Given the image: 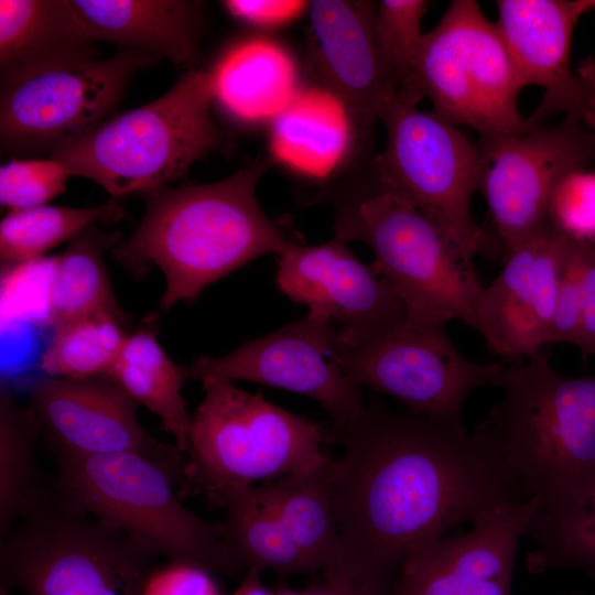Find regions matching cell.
I'll use <instances>...</instances> for the list:
<instances>
[{
	"label": "cell",
	"instance_id": "33",
	"mask_svg": "<svg viewBox=\"0 0 595 595\" xmlns=\"http://www.w3.org/2000/svg\"><path fill=\"white\" fill-rule=\"evenodd\" d=\"M60 161L14 158L0 169V204L9 210L46 205L66 191L71 177Z\"/></svg>",
	"mask_w": 595,
	"mask_h": 595
},
{
	"label": "cell",
	"instance_id": "20",
	"mask_svg": "<svg viewBox=\"0 0 595 595\" xmlns=\"http://www.w3.org/2000/svg\"><path fill=\"white\" fill-rule=\"evenodd\" d=\"M30 398L51 448L74 455H184L176 445L156 441L142 428L138 403L109 378L47 377L32 386Z\"/></svg>",
	"mask_w": 595,
	"mask_h": 595
},
{
	"label": "cell",
	"instance_id": "34",
	"mask_svg": "<svg viewBox=\"0 0 595 595\" xmlns=\"http://www.w3.org/2000/svg\"><path fill=\"white\" fill-rule=\"evenodd\" d=\"M548 223L572 240L595 241V171H573L556 185Z\"/></svg>",
	"mask_w": 595,
	"mask_h": 595
},
{
	"label": "cell",
	"instance_id": "1",
	"mask_svg": "<svg viewBox=\"0 0 595 595\" xmlns=\"http://www.w3.org/2000/svg\"><path fill=\"white\" fill-rule=\"evenodd\" d=\"M331 495L343 574L390 592L407 555L494 508L531 497L478 431L405 409L365 405L337 429Z\"/></svg>",
	"mask_w": 595,
	"mask_h": 595
},
{
	"label": "cell",
	"instance_id": "28",
	"mask_svg": "<svg viewBox=\"0 0 595 595\" xmlns=\"http://www.w3.org/2000/svg\"><path fill=\"white\" fill-rule=\"evenodd\" d=\"M253 486L230 493L221 506L225 542L237 563L279 574L315 573L282 521L259 501Z\"/></svg>",
	"mask_w": 595,
	"mask_h": 595
},
{
	"label": "cell",
	"instance_id": "11",
	"mask_svg": "<svg viewBox=\"0 0 595 595\" xmlns=\"http://www.w3.org/2000/svg\"><path fill=\"white\" fill-rule=\"evenodd\" d=\"M159 58L123 50L106 60L48 67L1 83V151L51 155L68 147L107 120L131 77Z\"/></svg>",
	"mask_w": 595,
	"mask_h": 595
},
{
	"label": "cell",
	"instance_id": "31",
	"mask_svg": "<svg viewBox=\"0 0 595 595\" xmlns=\"http://www.w3.org/2000/svg\"><path fill=\"white\" fill-rule=\"evenodd\" d=\"M121 317V312L102 310L58 326L37 367L51 378L106 377L129 335Z\"/></svg>",
	"mask_w": 595,
	"mask_h": 595
},
{
	"label": "cell",
	"instance_id": "23",
	"mask_svg": "<svg viewBox=\"0 0 595 595\" xmlns=\"http://www.w3.org/2000/svg\"><path fill=\"white\" fill-rule=\"evenodd\" d=\"M270 149L281 163L325 177L355 154L354 127L329 91L320 86L299 89L272 120Z\"/></svg>",
	"mask_w": 595,
	"mask_h": 595
},
{
	"label": "cell",
	"instance_id": "30",
	"mask_svg": "<svg viewBox=\"0 0 595 595\" xmlns=\"http://www.w3.org/2000/svg\"><path fill=\"white\" fill-rule=\"evenodd\" d=\"M118 198L95 207L42 205L9 210L0 223V260L12 268L36 259L56 246L73 240L96 223L122 216Z\"/></svg>",
	"mask_w": 595,
	"mask_h": 595
},
{
	"label": "cell",
	"instance_id": "15",
	"mask_svg": "<svg viewBox=\"0 0 595 595\" xmlns=\"http://www.w3.org/2000/svg\"><path fill=\"white\" fill-rule=\"evenodd\" d=\"M275 280L289 299L329 318L345 345L375 339L405 317L387 279L336 236L315 246L292 244L279 256Z\"/></svg>",
	"mask_w": 595,
	"mask_h": 595
},
{
	"label": "cell",
	"instance_id": "22",
	"mask_svg": "<svg viewBox=\"0 0 595 595\" xmlns=\"http://www.w3.org/2000/svg\"><path fill=\"white\" fill-rule=\"evenodd\" d=\"M95 42L68 0H0V84L94 60Z\"/></svg>",
	"mask_w": 595,
	"mask_h": 595
},
{
	"label": "cell",
	"instance_id": "16",
	"mask_svg": "<svg viewBox=\"0 0 595 595\" xmlns=\"http://www.w3.org/2000/svg\"><path fill=\"white\" fill-rule=\"evenodd\" d=\"M497 26L524 86L543 97L528 117L530 129L558 113L574 115L595 130V64L572 68L571 46L578 19L595 0H498Z\"/></svg>",
	"mask_w": 595,
	"mask_h": 595
},
{
	"label": "cell",
	"instance_id": "24",
	"mask_svg": "<svg viewBox=\"0 0 595 595\" xmlns=\"http://www.w3.org/2000/svg\"><path fill=\"white\" fill-rule=\"evenodd\" d=\"M212 72L215 99L232 117L247 122L272 121L299 90L292 56L268 39L236 44Z\"/></svg>",
	"mask_w": 595,
	"mask_h": 595
},
{
	"label": "cell",
	"instance_id": "38",
	"mask_svg": "<svg viewBox=\"0 0 595 595\" xmlns=\"http://www.w3.org/2000/svg\"><path fill=\"white\" fill-rule=\"evenodd\" d=\"M581 336L577 348L584 357L595 355V241H578Z\"/></svg>",
	"mask_w": 595,
	"mask_h": 595
},
{
	"label": "cell",
	"instance_id": "39",
	"mask_svg": "<svg viewBox=\"0 0 595 595\" xmlns=\"http://www.w3.org/2000/svg\"><path fill=\"white\" fill-rule=\"evenodd\" d=\"M304 595H389L390 593L365 585L344 574L323 575L305 589Z\"/></svg>",
	"mask_w": 595,
	"mask_h": 595
},
{
	"label": "cell",
	"instance_id": "13",
	"mask_svg": "<svg viewBox=\"0 0 595 595\" xmlns=\"http://www.w3.org/2000/svg\"><path fill=\"white\" fill-rule=\"evenodd\" d=\"M478 145L479 190L506 253L548 224L556 185L595 163V130L574 115L521 133L480 138Z\"/></svg>",
	"mask_w": 595,
	"mask_h": 595
},
{
	"label": "cell",
	"instance_id": "27",
	"mask_svg": "<svg viewBox=\"0 0 595 595\" xmlns=\"http://www.w3.org/2000/svg\"><path fill=\"white\" fill-rule=\"evenodd\" d=\"M120 241L117 232L88 227L54 260L46 312L53 327L102 310L121 312L112 292L104 253Z\"/></svg>",
	"mask_w": 595,
	"mask_h": 595
},
{
	"label": "cell",
	"instance_id": "18",
	"mask_svg": "<svg viewBox=\"0 0 595 595\" xmlns=\"http://www.w3.org/2000/svg\"><path fill=\"white\" fill-rule=\"evenodd\" d=\"M571 244L548 223L506 253L502 270L483 286L476 306L475 329L491 353L516 364L549 344Z\"/></svg>",
	"mask_w": 595,
	"mask_h": 595
},
{
	"label": "cell",
	"instance_id": "36",
	"mask_svg": "<svg viewBox=\"0 0 595 595\" xmlns=\"http://www.w3.org/2000/svg\"><path fill=\"white\" fill-rule=\"evenodd\" d=\"M141 595H221V592L207 569L169 561L150 573Z\"/></svg>",
	"mask_w": 595,
	"mask_h": 595
},
{
	"label": "cell",
	"instance_id": "35",
	"mask_svg": "<svg viewBox=\"0 0 595 595\" xmlns=\"http://www.w3.org/2000/svg\"><path fill=\"white\" fill-rule=\"evenodd\" d=\"M580 272L578 241L572 240L559 282L549 343L578 345L582 323Z\"/></svg>",
	"mask_w": 595,
	"mask_h": 595
},
{
	"label": "cell",
	"instance_id": "21",
	"mask_svg": "<svg viewBox=\"0 0 595 595\" xmlns=\"http://www.w3.org/2000/svg\"><path fill=\"white\" fill-rule=\"evenodd\" d=\"M95 41L166 57L183 66L199 60L202 2L185 0H68Z\"/></svg>",
	"mask_w": 595,
	"mask_h": 595
},
{
	"label": "cell",
	"instance_id": "41",
	"mask_svg": "<svg viewBox=\"0 0 595 595\" xmlns=\"http://www.w3.org/2000/svg\"><path fill=\"white\" fill-rule=\"evenodd\" d=\"M274 595H304V594H303V591L298 592L289 587H279L277 591H274Z\"/></svg>",
	"mask_w": 595,
	"mask_h": 595
},
{
	"label": "cell",
	"instance_id": "6",
	"mask_svg": "<svg viewBox=\"0 0 595 595\" xmlns=\"http://www.w3.org/2000/svg\"><path fill=\"white\" fill-rule=\"evenodd\" d=\"M204 398L192 415L181 497L203 495L223 506L232 491L258 480L300 476L327 459L314 421L249 393L230 381L202 382Z\"/></svg>",
	"mask_w": 595,
	"mask_h": 595
},
{
	"label": "cell",
	"instance_id": "32",
	"mask_svg": "<svg viewBox=\"0 0 595 595\" xmlns=\"http://www.w3.org/2000/svg\"><path fill=\"white\" fill-rule=\"evenodd\" d=\"M426 8L424 0H382L374 15V36L387 77L397 97L414 106L424 98L418 63Z\"/></svg>",
	"mask_w": 595,
	"mask_h": 595
},
{
	"label": "cell",
	"instance_id": "25",
	"mask_svg": "<svg viewBox=\"0 0 595 595\" xmlns=\"http://www.w3.org/2000/svg\"><path fill=\"white\" fill-rule=\"evenodd\" d=\"M285 526L314 572L343 574V549L331 495V457L316 470L253 486Z\"/></svg>",
	"mask_w": 595,
	"mask_h": 595
},
{
	"label": "cell",
	"instance_id": "37",
	"mask_svg": "<svg viewBox=\"0 0 595 595\" xmlns=\"http://www.w3.org/2000/svg\"><path fill=\"white\" fill-rule=\"evenodd\" d=\"M226 10L236 19L255 26L272 28L295 20L309 9L300 0H226Z\"/></svg>",
	"mask_w": 595,
	"mask_h": 595
},
{
	"label": "cell",
	"instance_id": "12",
	"mask_svg": "<svg viewBox=\"0 0 595 595\" xmlns=\"http://www.w3.org/2000/svg\"><path fill=\"white\" fill-rule=\"evenodd\" d=\"M444 326L405 316L375 339L354 346L342 343L344 370L358 386L389 394L411 411L462 423L470 392L496 386L505 365L467 359Z\"/></svg>",
	"mask_w": 595,
	"mask_h": 595
},
{
	"label": "cell",
	"instance_id": "7",
	"mask_svg": "<svg viewBox=\"0 0 595 595\" xmlns=\"http://www.w3.org/2000/svg\"><path fill=\"white\" fill-rule=\"evenodd\" d=\"M214 100L213 72L187 69L158 99L108 118L50 156L112 197L150 193L182 178L223 145L210 115Z\"/></svg>",
	"mask_w": 595,
	"mask_h": 595
},
{
	"label": "cell",
	"instance_id": "10",
	"mask_svg": "<svg viewBox=\"0 0 595 595\" xmlns=\"http://www.w3.org/2000/svg\"><path fill=\"white\" fill-rule=\"evenodd\" d=\"M423 97L433 112L480 138L530 129L518 107L526 87L497 26L477 1L455 0L425 33L418 63Z\"/></svg>",
	"mask_w": 595,
	"mask_h": 595
},
{
	"label": "cell",
	"instance_id": "19",
	"mask_svg": "<svg viewBox=\"0 0 595 595\" xmlns=\"http://www.w3.org/2000/svg\"><path fill=\"white\" fill-rule=\"evenodd\" d=\"M371 1L315 0L309 6L313 34L312 63L318 86L345 107L355 132V154L365 158L380 111L397 96L374 36Z\"/></svg>",
	"mask_w": 595,
	"mask_h": 595
},
{
	"label": "cell",
	"instance_id": "42",
	"mask_svg": "<svg viewBox=\"0 0 595 595\" xmlns=\"http://www.w3.org/2000/svg\"><path fill=\"white\" fill-rule=\"evenodd\" d=\"M9 587L1 585L0 587V595H9Z\"/></svg>",
	"mask_w": 595,
	"mask_h": 595
},
{
	"label": "cell",
	"instance_id": "2",
	"mask_svg": "<svg viewBox=\"0 0 595 595\" xmlns=\"http://www.w3.org/2000/svg\"><path fill=\"white\" fill-rule=\"evenodd\" d=\"M268 167L258 161L217 182L144 194V215L112 248L115 259L134 275L156 266L165 279L160 306L169 310L261 256H280L294 242L258 202Z\"/></svg>",
	"mask_w": 595,
	"mask_h": 595
},
{
	"label": "cell",
	"instance_id": "26",
	"mask_svg": "<svg viewBox=\"0 0 595 595\" xmlns=\"http://www.w3.org/2000/svg\"><path fill=\"white\" fill-rule=\"evenodd\" d=\"M106 378L155 414L177 448L186 453L192 415L182 394L186 382L183 366L167 356L154 331L129 334Z\"/></svg>",
	"mask_w": 595,
	"mask_h": 595
},
{
	"label": "cell",
	"instance_id": "14",
	"mask_svg": "<svg viewBox=\"0 0 595 595\" xmlns=\"http://www.w3.org/2000/svg\"><path fill=\"white\" fill-rule=\"evenodd\" d=\"M337 326L326 316L307 314L219 357H199L183 366L185 379L246 380L311 397L337 429L365 409L361 387L345 372Z\"/></svg>",
	"mask_w": 595,
	"mask_h": 595
},
{
	"label": "cell",
	"instance_id": "4",
	"mask_svg": "<svg viewBox=\"0 0 595 595\" xmlns=\"http://www.w3.org/2000/svg\"><path fill=\"white\" fill-rule=\"evenodd\" d=\"M52 452L58 470L55 494L66 505L169 561L224 574L242 570L225 542L224 522L203 519L181 501L178 487L187 465L184 455Z\"/></svg>",
	"mask_w": 595,
	"mask_h": 595
},
{
	"label": "cell",
	"instance_id": "40",
	"mask_svg": "<svg viewBox=\"0 0 595 595\" xmlns=\"http://www.w3.org/2000/svg\"><path fill=\"white\" fill-rule=\"evenodd\" d=\"M262 571L251 567L238 586L234 595H274V591L268 588L261 580Z\"/></svg>",
	"mask_w": 595,
	"mask_h": 595
},
{
	"label": "cell",
	"instance_id": "3",
	"mask_svg": "<svg viewBox=\"0 0 595 595\" xmlns=\"http://www.w3.org/2000/svg\"><path fill=\"white\" fill-rule=\"evenodd\" d=\"M504 390L476 426L540 508L555 519L595 485V376L566 377L542 350L506 366Z\"/></svg>",
	"mask_w": 595,
	"mask_h": 595
},
{
	"label": "cell",
	"instance_id": "5",
	"mask_svg": "<svg viewBox=\"0 0 595 595\" xmlns=\"http://www.w3.org/2000/svg\"><path fill=\"white\" fill-rule=\"evenodd\" d=\"M333 202L335 236L370 248L372 266L403 302L407 317L443 325L458 318L476 328L483 285L474 264L434 223L367 173Z\"/></svg>",
	"mask_w": 595,
	"mask_h": 595
},
{
	"label": "cell",
	"instance_id": "29",
	"mask_svg": "<svg viewBox=\"0 0 595 595\" xmlns=\"http://www.w3.org/2000/svg\"><path fill=\"white\" fill-rule=\"evenodd\" d=\"M42 426L29 407L0 387V537L6 539L39 499L42 486L35 444Z\"/></svg>",
	"mask_w": 595,
	"mask_h": 595
},
{
	"label": "cell",
	"instance_id": "17",
	"mask_svg": "<svg viewBox=\"0 0 595 595\" xmlns=\"http://www.w3.org/2000/svg\"><path fill=\"white\" fill-rule=\"evenodd\" d=\"M539 508L536 500L494 508L464 533L424 542L407 555L389 595H512L519 542Z\"/></svg>",
	"mask_w": 595,
	"mask_h": 595
},
{
	"label": "cell",
	"instance_id": "8",
	"mask_svg": "<svg viewBox=\"0 0 595 595\" xmlns=\"http://www.w3.org/2000/svg\"><path fill=\"white\" fill-rule=\"evenodd\" d=\"M156 558L45 489L1 542V585L28 595H141Z\"/></svg>",
	"mask_w": 595,
	"mask_h": 595
},
{
	"label": "cell",
	"instance_id": "43",
	"mask_svg": "<svg viewBox=\"0 0 595 595\" xmlns=\"http://www.w3.org/2000/svg\"><path fill=\"white\" fill-rule=\"evenodd\" d=\"M591 574L595 576V566H594V569H593V571H592Z\"/></svg>",
	"mask_w": 595,
	"mask_h": 595
},
{
	"label": "cell",
	"instance_id": "9",
	"mask_svg": "<svg viewBox=\"0 0 595 595\" xmlns=\"http://www.w3.org/2000/svg\"><path fill=\"white\" fill-rule=\"evenodd\" d=\"M380 121L386 145L367 162V174L434 223L473 263L487 246L470 209L482 176L478 143L433 111L397 96L382 106Z\"/></svg>",
	"mask_w": 595,
	"mask_h": 595
}]
</instances>
